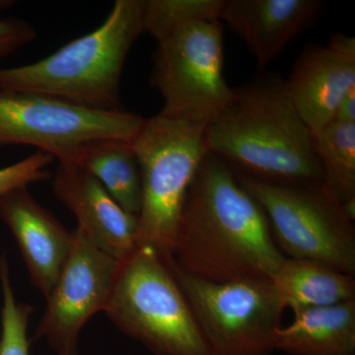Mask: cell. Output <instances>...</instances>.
Instances as JSON below:
<instances>
[{"label":"cell","instance_id":"4fadbf2b","mask_svg":"<svg viewBox=\"0 0 355 355\" xmlns=\"http://www.w3.org/2000/svg\"><path fill=\"white\" fill-rule=\"evenodd\" d=\"M322 7L321 0H225L220 21L265 69L312 24Z\"/></svg>","mask_w":355,"mask_h":355},{"label":"cell","instance_id":"8992f818","mask_svg":"<svg viewBox=\"0 0 355 355\" xmlns=\"http://www.w3.org/2000/svg\"><path fill=\"white\" fill-rule=\"evenodd\" d=\"M236 176L260 203L286 258L355 275L354 220L324 183H268L238 173Z\"/></svg>","mask_w":355,"mask_h":355},{"label":"cell","instance_id":"7c38bea8","mask_svg":"<svg viewBox=\"0 0 355 355\" xmlns=\"http://www.w3.org/2000/svg\"><path fill=\"white\" fill-rule=\"evenodd\" d=\"M0 220L12 232L33 286L48 297L69 259L74 232L40 205L28 187L0 196Z\"/></svg>","mask_w":355,"mask_h":355},{"label":"cell","instance_id":"cb8c5ba5","mask_svg":"<svg viewBox=\"0 0 355 355\" xmlns=\"http://www.w3.org/2000/svg\"><path fill=\"white\" fill-rule=\"evenodd\" d=\"M15 3L14 1H9V0H0V10L3 9L10 8Z\"/></svg>","mask_w":355,"mask_h":355},{"label":"cell","instance_id":"e0dca14e","mask_svg":"<svg viewBox=\"0 0 355 355\" xmlns=\"http://www.w3.org/2000/svg\"><path fill=\"white\" fill-rule=\"evenodd\" d=\"M270 280L284 307L292 311L355 300L354 275L315 261L286 258Z\"/></svg>","mask_w":355,"mask_h":355},{"label":"cell","instance_id":"7402d4cb","mask_svg":"<svg viewBox=\"0 0 355 355\" xmlns=\"http://www.w3.org/2000/svg\"><path fill=\"white\" fill-rule=\"evenodd\" d=\"M38 37L34 26L16 17L0 19V60L31 43Z\"/></svg>","mask_w":355,"mask_h":355},{"label":"cell","instance_id":"44dd1931","mask_svg":"<svg viewBox=\"0 0 355 355\" xmlns=\"http://www.w3.org/2000/svg\"><path fill=\"white\" fill-rule=\"evenodd\" d=\"M55 157L46 151L37 150L32 155L0 169V196L28 187L30 184L38 183L51 179V173L48 167Z\"/></svg>","mask_w":355,"mask_h":355},{"label":"cell","instance_id":"52a82bcc","mask_svg":"<svg viewBox=\"0 0 355 355\" xmlns=\"http://www.w3.org/2000/svg\"><path fill=\"white\" fill-rule=\"evenodd\" d=\"M164 258V257H163ZM211 355H272L286 309L270 279L218 282L184 272L164 258Z\"/></svg>","mask_w":355,"mask_h":355},{"label":"cell","instance_id":"7a4b0ae2","mask_svg":"<svg viewBox=\"0 0 355 355\" xmlns=\"http://www.w3.org/2000/svg\"><path fill=\"white\" fill-rule=\"evenodd\" d=\"M207 125V148L238 174L277 184L324 183L313 133L279 77L242 87Z\"/></svg>","mask_w":355,"mask_h":355},{"label":"cell","instance_id":"30bf717a","mask_svg":"<svg viewBox=\"0 0 355 355\" xmlns=\"http://www.w3.org/2000/svg\"><path fill=\"white\" fill-rule=\"evenodd\" d=\"M121 261L102 251L83 230L74 231L69 259L46 300L33 340H44L58 355H78L84 324L106 310Z\"/></svg>","mask_w":355,"mask_h":355},{"label":"cell","instance_id":"2e32d148","mask_svg":"<svg viewBox=\"0 0 355 355\" xmlns=\"http://www.w3.org/2000/svg\"><path fill=\"white\" fill-rule=\"evenodd\" d=\"M58 161H69L95 178L128 214L139 217L141 176L130 142L102 139L85 142Z\"/></svg>","mask_w":355,"mask_h":355},{"label":"cell","instance_id":"3957f363","mask_svg":"<svg viewBox=\"0 0 355 355\" xmlns=\"http://www.w3.org/2000/svg\"><path fill=\"white\" fill-rule=\"evenodd\" d=\"M144 2L116 0L94 31L34 64L0 69V93L46 96L94 111H123L121 79L128 53L144 34Z\"/></svg>","mask_w":355,"mask_h":355},{"label":"cell","instance_id":"ffe728a7","mask_svg":"<svg viewBox=\"0 0 355 355\" xmlns=\"http://www.w3.org/2000/svg\"><path fill=\"white\" fill-rule=\"evenodd\" d=\"M0 284L3 297L0 355H30L27 331L33 308L16 301L6 254L0 256Z\"/></svg>","mask_w":355,"mask_h":355},{"label":"cell","instance_id":"6da1fadb","mask_svg":"<svg viewBox=\"0 0 355 355\" xmlns=\"http://www.w3.org/2000/svg\"><path fill=\"white\" fill-rule=\"evenodd\" d=\"M164 258L188 275L218 284L270 279L286 259L260 203L234 170L210 153L191 184L174 246Z\"/></svg>","mask_w":355,"mask_h":355},{"label":"cell","instance_id":"277c9868","mask_svg":"<svg viewBox=\"0 0 355 355\" xmlns=\"http://www.w3.org/2000/svg\"><path fill=\"white\" fill-rule=\"evenodd\" d=\"M207 125L159 113L130 141L141 176L139 246L171 254L191 184L209 153Z\"/></svg>","mask_w":355,"mask_h":355},{"label":"cell","instance_id":"603a6c76","mask_svg":"<svg viewBox=\"0 0 355 355\" xmlns=\"http://www.w3.org/2000/svg\"><path fill=\"white\" fill-rule=\"evenodd\" d=\"M334 121L338 123H355V88H352L340 100L336 108Z\"/></svg>","mask_w":355,"mask_h":355},{"label":"cell","instance_id":"ac0fdd59","mask_svg":"<svg viewBox=\"0 0 355 355\" xmlns=\"http://www.w3.org/2000/svg\"><path fill=\"white\" fill-rule=\"evenodd\" d=\"M315 153L322 170L324 184L345 214L355 218V123L331 121L313 135Z\"/></svg>","mask_w":355,"mask_h":355},{"label":"cell","instance_id":"d6986e66","mask_svg":"<svg viewBox=\"0 0 355 355\" xmlns=\"http://www.w3.org/2000/svg\"><path fill=\"white\" fill-rule=\"evenodd\" d=\"M225 0H144V33L156 42L184 26L220 21Z\"/></svg>","mask_w":355,"mask_h":355},{"label":"cell","instance_id":"8fae6325","mask_svg":"<svg viewBox=\"0 0 355 355\" xmlns=\"http://www.w3.org/2000/svg\"><path fill=\"white\" fill-rule=\"evenodd\" d=\"M53 195L102 251L123 261L139 246V217L125 211L94 177L69 161H58Z\"/></svg>","mask_w":355,"mask_h":355},{"label":"cell","instance_id":"9a60e30c","mask_svg":"<svg viewBox=\"0 0 355 355\" xmlns=\"http://www.w3.org/2000/svg\"><path fill=\"white\" fill-rule=\"evenodd\" d=\"M293 313L291 324L277 331L275 352L289 355H355V300Z\"/></svg>","mask_w":355,"mask_h":355},{"label":"cell","instance_id":"9c48e42d","mask_svg":"<svg viewBox=\"0 0 355 355\" xmlns=\"http://www.w3.org/2000/svg\"><path fill=\"white\" fill-rule=\"evenodd\" d=\"M144 121L125 110L94 111L46 96L0 93V147H37L58 160L92 140L130 142Z\"/></svg>","mask_w":355,"mask_h":355},{"label":"cell","instance_id":"ba28073f","mask_svg":"<svg viewBox=\"0 0 355 355\" xmlns=\"http://www.w3.org/2000/svg\"><path fill=\"white\" fill-rule=\"evenodd\" d=\"M223 67L221 21L191 23L157 42L149 83L164 102L160 114L209 125L234 94Z\"/></svg>","mask_w":355,"mask_h":355},{"label":"cell","instance_id":"5bb4252c","mask_svg":"<svg viewBox=\"0 0 355 355\" xmlns=\"http://www.w3.org/2000/svg\"><path fill=\"white\" fill-rule=\"evenodd\" d=\"M284 88L310 132H319L334 121L343 96L355 88V57L327 44L311 46L298 58Z\"/></svg>","mask_w":355,"mask_h":355},{"label":"cell","instance_id":"5b68a950","mask_svg":"<svg viewBox=\"0 0 355 355\" xmlns=\"http://www.w3.org/2000/svg\"><path fill=\"white\" fill-rule=\"evenodd\" d=\"M105 313L154 355H211L181 287L153 247L137 246L121 261Z\"/></svg>","mask_w":355,"mask_h":355}]
</instances>
